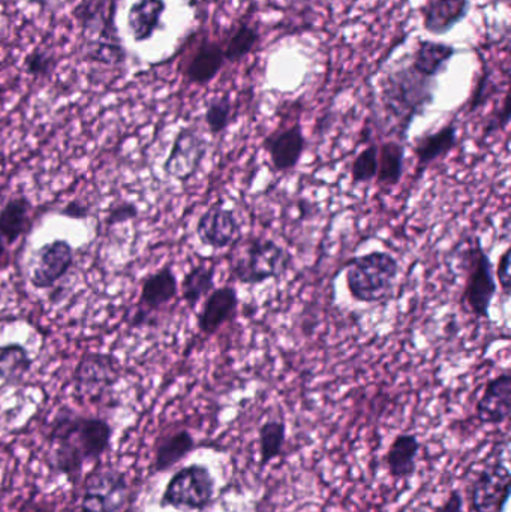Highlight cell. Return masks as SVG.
<instances>
[{
	"instance_id": "obj_25",
	"label": "cell",
	"mask_w": 511,
	"mask_h": 512,
	"mask_svg": "<svg viewBox=\"0 0 511 512\" xmlns=\"http://www.w3.org/2000/svg\"><path fill=\"white\" fill-rule=\"evenodd\" d=\"M405 170V146L402 141L389 140L378 147V185L395 188L401 183Z\"/></svg>"
},
{
	"instance_id": "obj_32",
	"label": "cell",
	"mask_w": 511,
	"mask_h": 512,
	"mask_svg": "<svg viewBox=\"0 0 511 512\" xmlns=\"http://www.w3.org/2000/svg\"><path fill=\"white\" fill-rule=\"evenodd\" d=\"M378 146L369 144L362 150L351 165V182L353 185H363L377 179Z\"/></svg>"
},
{
	"instance_id": "obj_15",
	"label": "cell",
	"mask_w": 511,
	"mask_h": 512,
	"mask_svg": "<svg viewBox=\"0 0 511 512\" xmlns=\"http://www.w3.org/2000/svg\"><path fill=\"white\" fill-rule=\"evenodd\" d=\"M177 292H179L177 277L170 265H165L156 273L144 277L141 283L140 310L135 313L132 324L143 325L144 316L167 306L177 297Z\"/></svg>"
},
{
	"instance_id": "obj_27",
	"label": "cell",
	"mask_w": 511,
	"mask_h": 512,
	"mask_svg": "<svg viewBox=\"0 0 511 512\" xmlns=\"http://www.w3.org/2000/svg\"><path fill=\"white\" fill-rule=\"evenodd\" d=\"M32 358L23 345L8 343L0 346V381L20 382L32 369Z\"/></svg>"
},
{
	"instance_id": "obj_39",
	"label": "cell",
	"mask_w": 511,
	"mask_h": 512,
	"mask_svg": "<svg viewBox=\"0 0 511 512\" xmlns=\"http://www.w3.org/2000/svg\"><path fill=\"white\" fill-rule=\"evenodd\" d=\"M489 86V74L485 75L483 80H480L479 87L474 92L473 99H471V111H476L477 108L482 107L486 102V87Z\"/></svg>"
},
{
	"instance_id": "obj_7",
	"label": "cell",
	"mask_w": 511,
	"mask_h": 512,
	"mask_svg": "<svg viewBox=\"0 0 511 512\" xmlns=\"http://www.w3.org/2000/svg\"><path fill=\"white\" fill-rule=\"evenodd\" d=\"M216 481L204 465H191L180 469L168 481L161 507L176 510L200 511L209 507L215 498Z\"/></svg>"
},
{
	"instance_id": "obj_33",
	"label": "cell",
	"mask_w": 511,
	"mask_h": 512,
	"mask_svg": "<svg viewBox=\"0 0 511 512\" xmlns=\"http://www.w3.org/2000/svg\"><path fill=\"white\" fill-rule=\"evenodd\" d=\"M56 66V59L48 51L36 48L24 59V69L33 78H44L53 72Z\"/></svg>"
},
{
	"instance_id": "obj_13",
	"label": "cell",
	"mask_w": 511,
	"mask_h": 512,
	"mask_svg": "<svg viewBox=\"0 0 511 512\" xmlns=\"http://www.w3.org/2000/svg\"><path fill=\"white\" fill-rule=\"evenodd\" d=\"M74 264V249L66 240L57 239L36 252V265L30 283L36 289H48L66 276Z\"/></svg>"
},
{
	"instance_id": "obj_36",
	"label": "cell",
	"mask_w": 511,
	"mask_h": 512,
	"mask_svg": "<svg viewBox=\"0 0 511 512\" xmlns=\"http://www.w3.org/2000/svg\"><path fill=\"white\" fill-rule=\"evenodd\" d=\"M510 259V248H506V251L500 256L497 271H495V277L500 280V286L506 295H510L511 292Z\"/></svg>"
},
{
	"instance_id": "obj_18",
	"label": "cell",
	"mask_w": 511,
	"mask_h": 512,
	"mask_svg": "<svg viewBox=\"0 0 511 512\" xmlns=\"http://www.w3.org/2000/svg\"><path fill=\"white\" fill-rule=\"evenodd\" d=\"M458 146V125L449 122L443 128L422 135L414 144V155L417 158L416 179H420L429 165L449 155Z\"/></svg>"
},
{
	"instance_id": "obj_9",
	"label": "cell",
	"mask_w": 511,
	"mask_h": 512,
	"mask_svg": "<svg viewBox=\"0 0 511 512\" xmlns=\"http://www.w3.org/2000/svg\"><path fill=\"white\" fill-rule=\"evenodd\" d=\"M119 378L120 363L114 355L87 352L75 367L72 376L75 397L96 402L110 393Z\"/></svg>"
},
{
	"instance_id": "obj_16",
	"label": "cell",
	"mask_w": 511,
	"mask_h": 512,
	"mask_svg": "<svg viewBox=\"0 0 511 512\" xmlns=\"http://www.w3.org/2000/svg\"><path fill=\"white\" fill-rule=\"evenodd\" d=\"M477 420L488 426L506 423L511 414V375L501 373L491 379L477 402Z\"/></svg>"
},
{
	"instance_id": "obj_35",
	"label": "cell",
	"mask_w": 511,
	"mask_h": 512,
	"mask_svg": "<svg viewBox=\"0 0 511 512\" xmlns=\"http://www.w3.org/2000/svg\"><path fill=\"white\" fill-rule=\"evenodd\" d=\"M138 218V209L135 204L123 203L116 204V206L111 207L108 210L107 218H105V224L110 225H119L123 224V222L134 221V219Z\"/></svg>"
},
{
	"instance_id": "obj_31",
	"label": "cell",
	"mask_w": 511,
	"mask_h": 512,
	"mask_svg": "<svg viewBox=\"0 0 511 512\" xmlns=\"http://www.w3.org/2000/svg\"><path fill=\"white\" fill-rule=\"evenodd\" d=\"M204 120L212 135H221L222 132L227 131L228 126L233 122V104L230 98L227 95L213 98L207 105Z\"/></svg>"
},
{
	"instance_id": "obj_22",
	"label": "cell",
	"mask_w": 511,
	"mask_h": 512,
	"mask_svg": "<svg viewBox=\"0 0 511 512\" xmlns=\"http://www.w3.org/2000/svg\"><path fill=\"white\" fill-rule=\"evenodd\" d=\"M167 9L165 0H137L128 11V27L137 42L149 41Z\"/></svg>"
},
{
	"instance_id": "obj_5",
	"label": "cell",
	"mask_w": 511,
	"mask_h": 512,
	"mask_svg": "<svg viewBox=\"0 0 511 512\" xmlns=\"http://www.w3.org/2000/svg\"><path fill=\"white\" fill-rule=\"evenodd\" d=\"M74 18L84 35L98 36L96 47L90 56L101 63H117L123 60V48L114 27V3L111 0H81L74 9Z\"/></svg>"
},
{
	"instance_id": "obj_8",
	"label": "cell",
	"mask_w": 511,
	"mask_h": 512,
	"mask_svg": "<svg viewBox=\"0 0 511 512\" xmlns=\"http://www.w3.org/2000/svg\"><path fill=\"white\" fill-rule=\"evenodd\" d=\"M129 498L125 472L111 465H99L87 475L81 496V512H120Z\"/></svg>"
},
{
	"instance_id": "obj_20",
	"label": "cell",
	"mask_w": 511,
	"mask_h": 512,
	"mask_svg": "<svg viewBox=\"0 0 511 512\" xmlns=\"http://www.w3.org/2000/svg\"><path fill=\"white\" fill-rule=\"evenodd\" d=\"M419 438L413 433H402L395 438L387 453L386 462L389 474L395 480H410L417 471V457H419Z\"/></svg>"
},
{
	"instance_id": "obj_34",
	"label": "cell",
	"mask_w": 511,
	"mask_h": 512,
	"mask_svg": "<svg viewBox=\"0 0 511 512\" xmlns=\"http://www.w3.org/2000/svg\"><path fill=\"white\" fill-rule=\"evenodd\" d=\"M511 116V101H510V93H507L506 98H504L503 107L494 113V116L491 117L488 123L485 126V132H483V137H491V135L497 134L501 129H506L507 125H509Z\"/></svg>"
},
{
	"instance_id": "obj_21",
	"label": "cell",
	"mask_w": 511,
	"mask_h": 512,
	"mask_svg": "<svg viewBox=\"0 0 511 512\" xmlns=\"http://www.w3.org/2000/svg\"><path fill=\"white\" fill-rule=\"evenodd\" d=\"M225 63L224 48L218 42L206 41L197 48L186 66L189 83L209 84L221 72Z\"/></svg>"
},
{
	"instance_id": "obj_37",
	"label": "cell",
	"mask_w": 511,
	"mask_h": 512,
	"mask_svg": "<svg viewBox=\"0 0 511 512\" xmlns=\"http://www.w3.org/2000/svg\"><path fill=\"white\" fill-rule=\"evenodd\" d=\"M60 215L65 216V218L74 219V221H84V219L89 218L90 209L86 204L81 203V201L75 200L66 204V206L60 210Z\"/></svg>"
},
{
	"instance_id": "obj_11",
	"label": "cell",
	"mask_w": 511,
	"mask_h": 512,
	"mask_svg": "<svg viewBox=\"0 0 511 512\" xmlns=\"http://www.w3.org/2000/svg\"><path fill=\"white\" fill-rule=\"evenodd\" d=\"M511 474L503 462L486 466L471 492V502L476 512H504L510 499Z\"/></svg>"
},
{
	"instance_id": "obj_12",
	"label": "cell",
	"mask_w": 511,
	"mask_h": 512,
	"mask_svg": "<svg viewBox=\"0 0 511 512\" xmlns=\"http://www.w3.org/2000/svg\"><path fill=\"white\" fill-rule=\"evenodd\" d=\"M198 239L207 248H231L242 239V228L234 210L224 206H212L200 216L197 222Z\"/></svg>"
},
{
	"instance_id": "obj_6",
	"label": "cell",
	"mask_w": 511,
	"mask_h": 512,
	"mask_svg": "<svg viewBox=\"0 0 511 512\" xmlns=\"http://www.w3.org/2000/svg\"><path fill=\"white\" fill-rule=\"evenodd\" d=\"M468 271L462 303L476 318L489 319L492 301L498 292L495 267L491 256L483 248L482 240L476 237L467 252Z\"/></svg>"
},
{
	"instance_id": "obj_14",
	"label": "cell",
	"mask_w": 511,
	"mask_h": 512,
	"mask_svg": "<svg viewBox=\"0 0 511 512\" xmlns=\"http://www.w3.org/2000/svg\"><path fill=\"white\" fill-rule=\"evenodd\" d=\"M263 149L269 155L273 168L278 173H290L296 170L306 150V138L300 123L290 128H281L267 135L263 141Z\"/></svg>"
},
{
	"instance_id": "obj_41",
	"label": "cell",
	"mask_w": 511,
	"mask_h": 512,
	"mask_svg": "<svg viewBox=\"0 0 511 512\" xmlns=\"http://www.w3.org/2000/svg\"><path fill=\"white\" fill-rule=\"evenodd\" d=\"M0 462H2V457H0Z\"/></svg>"
},
{
	"instance_id": "obj_1",
	"label": "cell",
	"mask_w": 511,
	"mask_h": 512,
	"mask_svg": "<svg viewBox=\"0 0 511 512\" xmlns=\"http://www.w3.org/2000/svg\"><path fill=\"white\" fill-rule=\"evenodd\" d=\"M113 429L98 417H86L69 408L60 409L50 424L47 438L48 468L77 484L89 462L101 459L111 448Z\"/></svg>"
},
{
	"instance_id": "obj_29",
	"label": "cell",
	"mask_w": 511,
	"mask_h": 512,
	"mask_svg": "<svg viewBox=\"0 0 511 512\" xmlns=\"http://www.w3.org/2000/svg\"><path fill=\"white\" fill-rule=\"evenodd\" d=\"M258 436H260L261 466L269 465L270 462L281 457L285 439H287V426L284 421H266L258 430Z\"/></svg>"
},
{
	"instance_id": "obj_4",
	"label": "cell",
	"mask_w": 511,
	"mask_h": 512,
	"mask_svg": "<svg viewBox=\"0 0 511 512\" xmlns=\"http://www.w3.org/2000/svg\"><path fill=\"white\" fill-rule=\"evenodd\" d=\"M291 264L293 256L287 249L273 240L251 237L237 246L231 258L230 271L231 277L243 285H260L284 276Z\"/></svg>"
},
{
	"instance_id": "obj_17",
	"label": "cell",
	"mask_w": 511,
	"mask_h": 512,
	"mask_svg": "<svg viewBox=\"0 0 511 512\" xmlns=\"http://www.w3.org/2000/svg\"><path fill=\"white\" fill-rule=\"evenodd\" d=\"M239 309V295L233 286L215 288L207 295L203 310L198 315V328L201 333L212 336L218 333L227 322L233 321Z\"/></svg>"
},
{
	"instance_id": "obj_2",
	"label": "cell",
	"mask_w": 511,
	"mask_h": 512,
	"mask_svg": "<svg viewBox=\"0 0 511 512\" xmlns=\"http://www.w3.org/2000/svg\"><path fill=\"white\" fill-rule=\"evenodd\" d=\"M435 87L434 78L419 74L411 63L387 75L381 84L380 110L386 125L398 135L396 140L405 141L411 123L434 102Z\"/></svg>"
},
{
	"instance_id": "obj_30",
	"label": "cell",
	"mask_w": 511,
	"mask_h": 512,
	"mask_svg": "<svg viewBox=\"0 0 511 512\" xmlns=\"http://www.w3.org/2000/svg\"><path fill=\"white\" fill-rule=\"evenodd\" d=\"M258 41H260V33H258L257 27L251 26V24L248 23L240 24V26L231 33L225 47H222L224 48L225 60H228V62H236V60L243 59V57L248 56V54L254 50Z\"/></svg>"
},
{
	"instance_id": "obj_28",
	"label": "cell",
	"mask_w": 511,
	"mask_h": 512,
	"mask_svg": "<svg viewBox=\"0 0 511 512\" xmlns=\"http://www.w3.org/2000/svg\"><path fill=\"white\" fill-rule=\"evenodd\" d=\"M216 268L209 265H197L191 268L182 282L183 300L191 309H195L201 298L207 297L215 289Z\"/></svg>"
},
{
	"instance_id": "obj_24",
	"label": "cell",
	"mask_w": 511,
	"mask_h": 512,
	"mask_svg": "<svg viewBox=\"0 0 511 512\" xmlns=\"http://www.w3.org/2000/svg\"><path fill=\"white\" fill-rule=\"evenodd\" d=\"M195 448V439L188 430L170 433L158 442L153 471L165 472L182 462Z\"/></svg>"
},
{
	"instance_id": "obj_19",
	"label": "cell",
	"mask_w": 511,
	"mask_h": 512,
	"mask_svg": "<svg viewBox=\"0 0 511 512\" xmlns=\"http://www.w3.org/2000/svg\"><path fill=\"white\" fill-rule=\"evenodd\" d=\"M470 11V0H428L423 8V27L432 35H446Z\"/></svg>"
},
{
	"instance_id": "obj_3",
	"label": "cell",
	"mask_w": 511,
	"mask_h": 512,
	"mask_svg": "<svg viewBox=\"0 0 511 512\" xmlns=\"http://www.w3.org/2000/svg\"><path fill=\"white\" fill-rule=\"evenodd\" d=\"M348 292L359 303L386 301L395 288L399 262L389 252L374 251L354 256L345 265Z\"/></svg>"
},
{
	"instance_id": "obj_10",
	"label": "cell",
	"mask_w": 511,
	"mask_h": 512,
	"mask_svg": "<svg viewBox=\"0 0 511 512\" xmlns=\"http://www.w3.org/2000/svg\"><path fill=\"white\" fill-rule=\"evenodd\" d=\"M206 155L207 141L203 135L192 126H186L174 138L170 155L164 162L165 174L177 182H189L200 170Z\"/></svg>"
},
{
	"instance_id": "obj_38",
	"label": "cell",
	"mask_w": 511,
	"mask_h": 512,
	"mask_svg": "<svg viewBox=\"0 0 511 512\" xmlns=\"http://www.w3.org/2000/svg\"><path fill=\"white\" fill-rule=\"evenodd\" d=\"M464 510V499L458 490L450 492L449 498L435 512H462Z\"/></svg>"
},
{
	"instance_id": "obj_23",
	"label": "cell",
	"mask_w": 511,
	"mask_h": 512,
	"mask_svg": "<svg viewBox=\"0 0 511 512\" xmlns=\"http://www.w3.org/2000/svg\"><path fill=\"white\" fill-rule=\"evenodd\" d=\"M455 54L456 48L446 42L420 41L410 63L419 74L435 80L446 71Z\"/></svg>"
},
{
	"instance_id": "obj_26",
	"label": "cell",
	"mask_w": 511,
	"mask_h": 512,
	"mask_svg": "<svg viewBox=\"0 0 511 512\" xmlns=\"http://www.w3.org/2000/svg\"><path fill=\"white\" fill-rule=\"evenodd\" d=\"M32 204L27 198H12L0 210V234L6 245L17 242L30 227Z\"/></svg>"
},
{
	"instance_id": "obj_40",
	"label": "cell",
	"mask_w": 511,
	"mask_h": 512,
	"mask_svg": "<svg viewBox=\"0 0 511 512\" xmlns=\"http://www.w3.org/2000/svg\"><path fill=\"white\" fill-rule=\"evenodd\" d=\"M6 255V242L5 239H3L2 234H0V259L3 258V256Z\"/></svg>"
}]
</instances>
